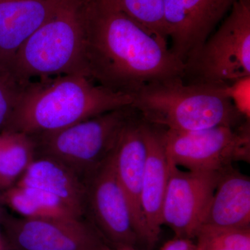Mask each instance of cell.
Listing matches in <instances>:
<instances>
[{
	"label": "cell",
	"instance_id": "6da1fadb",
	"mask_svg": "<svg viewBox=\"0 0 250 250\" xmlns=\"http://www.w3.org/2000/svg\"><path fill=\"white\" fill-rule=\"evenodd\" d=\"M82 65L84 76L131 97L143 85L183 77L184 65L166 43L107 0H84Z\"/></svg>",
	"mask_w": 250,
	"mask_h": 250
},
{
	"label": "cell",
	"instance_id": "7a4b0ae2",
	"mask_svg": "<svg viewBox=\"0 0 250 250\" xmlns=\"http://www.w3.org/2000/svg\"><path fill=\"white\" fill-rule=\"evenodd\" d=\"M132 103L129 95L114 93L78 74L29 81L1 132L28 136L53 132Z\"/></svg>",
	"mask_w": 250,
	"mask_h": 250
},
{
	"label": "cell",
	"instance_id": "3957f363",
	"mask_svg": "<svg viewBox=\"0 0 250 250\" xmlns=\"http://www.w3.org/2000/svg\"><path fill=\"white\" fill-rule=\"evenodd\" d=\"M143 121L166 129L192 131L250 121L225 95L223 87L190 84L172 77L143 85L131 95Z\"/></svg>",
	"mask_w": 250,
	"mask_h": 250
},
{
	"label": "cell",
	"instance_id": "277c9868",
	"mask_svg": "<svg viewBox=\"0 0 250 250\" xmlns=\"http://www.w3.org/2000/svg\"><path fill=\"white\" fill-rule=\"evenodd\" d=\"M84 0H66L24 41L10 71L21 83L33 77L83 75L82 18Z\"/></svg>",
	"mask_w": 250,
	"mask_h": 250
},
{
	"label": "cell",
	"instance_id": "5b68a950",
	"mask_svg": "<svg viewBox=\"0 0 250 250\" xmlns=\"http://www.w3.org/2000/svg\"><path fill=\"white\" fill-rule=\"evenodd\" d=\"M136 113L132 106H124L59 131L30 136L35 157L59 161L83 182L111 155L125 125Z\"/></svg>",
	"mask_w": 250,
	"mask_h": 250
},
{
	"label": "cell",
	"instance_id": "8992f818",
	"mask_svg": "<svg viewBox=\"0 0 250 250\" xmlns=\"http://www.w3.org/2000/svg\"><path fill=\"white\" fill-rule=\"evenodd\" d=\"M182 80L223 87L250 77V0H237L229 14L184 62Z\"/></svg>",
	"mask_w": 250,
	"mask_h": 250
},
{
	"label": "cell",
	"instance_id": "52a82bcc",
	"mask_svg": "<svg viewBox=\"0 0 250 250\" xmlns=\"http://www.w3.org/2000/svg\"><path fill=\"white\" fill-rule=\"evenodd\" d=\"M163 139L168 164L187 170L222 172L234 163L250 161V121L198 131L163 128Z\"/></svg>",
	"mask_w": 250,
	"mask_h": 250
},
{
	"label": "cell",
	"instance_id": "ba28073f",
	"mask_svg": "<svg viewBox=\"0 0 250 250\" xmlns=\"http://www.w3.org/2000/svg\"><path fill=\"white\" fill-rule=\"evenodd\" d=\"M0 228L13 250H102L108 246L84 218H23L5 208Z\"/></svg>",
	"mask_w": 250,
	"mask_h": 250
},
{
	"label": "cell",
	"instance_id": "9c48e42d",
	"mask_svg": "<svg viewBox=\"0 0 250 250\" xmlns=\"http://www.w3.org/2000/svg\"><path fill=\"white\" fill-rule=\"evenodd\" d=\"M83 183L85 220L110 248L136 247L139 238L126 197L117 178L113 153Z\"/></svg>",
	"mask_w": 250,
	"mask_h": 250
},
{
	"label": "cell",
	"instance_id": "30bf717a",
	"mask_svg": "<svg viewBox=\"0 0 250 250\" xmlns=\"http://www.w3.org/2000/svg\"><path fill=\"white\" fill-rule=\"evenodd\" d=\"M222 172L184 171L168 164L161 215L163 225L169 227L174 237L195 238Z\"/></svg>",
	"mask_w": 250,
	"mask_h": 250
},
{
	"label": "cell",
	"instance_id": "8fae6325",
	"mask_svg": "<svg viewBox=\"0 0 250 250\" xmlns=\"http://www.w3.org/2000/svg\"><path fill=\"white\" fill-rule=\"evenodd\" d=\"M171 52L183 63L197 52L237 0H163Z\"/></svg>",
	"mask_w": 250,
	"mask_h": 250
},
{
	"label": "cell",
	"instance_id": "7c38bea8",
	"mask_svg": "<svg viewBox=\"0 0 250 250\" xmlns=\"http://www.w3.org/2000/svg\"><path fill=\"white\" fill-rule=\"evenodd\" d=\"M147 155L143 121L136 113L122 131L113 152V160L139 242L146 246L147 234L141 207V191Z\"/></svg>",
	"mask_w": 250,
	"mask_h": 250
},
{
	"label": "cell",
	"instance_id": "4fadbf2b",
	"mask_svg": "<svg viewBox=\"0 0 250 250\" xmlns=\"http://www.w3.org/2000/svg\"><path fill=\"white\" fill-rule=\"evenodd\" d=\"M66 0H0V69L10 70L23 42Z\"/></svg>",
	"mask_w": 250,
	"mask_h": 250
},
{
	"label": "cell",
	"instance_id": "5bb4252c",
	"mask_svg": "<svg viewBox=\"0 0 250 250\" xmlns=\"http://www.w3.org/2000/svg\"><path fill=\"white\" fill-rule=\"evenodd\" d=\"M143 120V119H142ZM147 155L143 175L141 207L147 234V248L159 241L162 223V205L168 176L163 128L143 121Z\"/></svg>",
	"mask_w": 250,
	"mask_h": 250
},
{
	"label": "cell",
	"instance_id": "9a60e30c",
	"mask_svg": "<svg viewBox=\"0 0 250 250\" xmlns=\"http://www.w3.org/2000/svg\"><path fill=\"white\" fill-rule=\"evenodd\" d=\"M220 228H250V179L233 166L223 171L203 225Z\"/></svg>",
	"mask_w": 250,
	"mask_h": 250
},
{
	"label": "cell",
	"instance_id": "2e32d148",
	"mask_svg": "<svg viewBox=\"0 0 250 250\" xmlns=\"http://www.w3.org/2000/svg\"><path fill=\"white\" fill-rule=\"evenodd\" d=\"M15 184L52 194L75 214L84 218V183L68 167L52 158L36 156Z\"/></svg>",
	"mask_w": 250,
	"mask_h": 250
},
{
	"label": "cell",
	"instance_id": "e0dca14e",
	"mask_svg": "<svg viewBox=\"0 0 250 250\" xmlns=\"http://www.w3.org/2000/svg\"><path fill=\"white\" fill-rule=\"evenodd\" d=\"M2 195L5 207H9L23 218H82L58 197L36 188L14 184L2 190Z\"/></svg>",
	"mask_w": 250,
	"mask_h": 250
},
{
	"label": "cell",
	"instance_id": "ac0fdd59",
	"mask_svg": "<svg viewBox=\"0 0 250 250\" xmlns=\"http://www.w3.org/2000/svg\"><path fill=\"white\" fill-rule=\"evenodd\" d=\"M6 133L0 152V189L14 186L35 158V143L30 136Z\"/></svg>",
	"mask_w": 250,
	"mask_h": 250
},
{
	"label": "cell",
	"instance_id": "d6986e66",
	"mask_svg": "<svg viewBox=\"0 0 250 250\" xmlns=\"http://www.w3.org/2000/svg\"><path fill=\"white\" fill-rule=\"evenodd\" d=\"M167 44L163 0H107Z\"/></svg>",
	"mask_w": 250,
	"mask_h": 250
},
{
	"label": "cell",
	"instance_id": "ffe728a7",
	"mask_svg": "<svg viewBox=\"0 0 250 250\" xmlns=\"http://www.w3.org/2000/svg\"><path fill=\"white\" fill-rule=\"evenodd\" d=\"M195 238L197 250H250V228L202 225Z\"/></svg>",
	"mask_w": 250,
	"mask_h": 250
},
{
	"label": "cell",
	"instance_id": "44dd1931",
	"mask_svg": "<svg viewBox=\"0 0 250 250\" xmlns=\"http://www.w3.org/2000/svg\"><path fill=\"white\" fill-rule=\"evenodd\" d=\"M24 83L10 70L0 69V132L7 124Z\"/></svg>",
	"mask_w": 250,
	"mask_h": 250
},
{
	"label": "cell",
	"instance_id": "7402d4cb",
	"mask_svg": "<svg viewBox=\"0 0 250 250\" xmlns=\"http://www.w3.org/2000/svg\"><path fill=\"white\" fill-rule=\"evenodd\" d=\"M223 89L238 111L250 118V77L234 81L223 86Z\"/></svg>",
	"mask_w": 250,
	"mask_h": 250
},
{
	"label": "cell",
	"instance_id": "603a6c76",
	"mask_svg": "<svg viewBox=\"0 0 250 250\" xmlns=\"http://www.w3.org/2000/svg\"><path fill=\"white\" fill-rule=\"evenodd\" d=\"M160 250H197L196 243L191 239L176 238L167 241Z\"/></svg>",
	"mask_w": 250,
	"mask_h": 250
},
{
	"label": "cell",
	"instance_id": "cb8c5ba5",
	"mask_svg": "<svg viewBox=\"0 0 250 250\" xmlns=\"http://www.w3.org/2000/svg\"><path fill=\"white\" fill-rule=\"evenodd\" d=\"M102 250H138L136 249L135 247H123V248H110V247L106 246V248H104Z\"/></svg>",
	"mask_w": 250,
	"mask_h": 250
},
{
	"label": "cell",
	"instance_id": "d4e9b609",
	"mask_svg": "<svg viewBox=\"0 0 250 250\" xmlns=\"http://www.w3.org/2000/svg\"><path fill=\"white\" fill-rule=\"evenodd\" d=\"M5 208L6 207H5L4 200H3L2 190L0 189V220H1V215H2Z\"/></svg>",
	"mask_w": 250,
	"mask_h": 250
},
{
	"label": "cell",
	"instance_id": "484cf974",
	"mask_svg": "<svg viewBox=\"0 0 250 250\" xmlns=\"http://www.w3.org/2000/svg\"><path fill=\"white\" fill-rule=\"evenodd\" d=\"M6 246H4V242H3L2 238L0 236V250H6Z\"/></svg>",
	"mask_w": 250,
	"mask_h": 250
}]
</instances>
